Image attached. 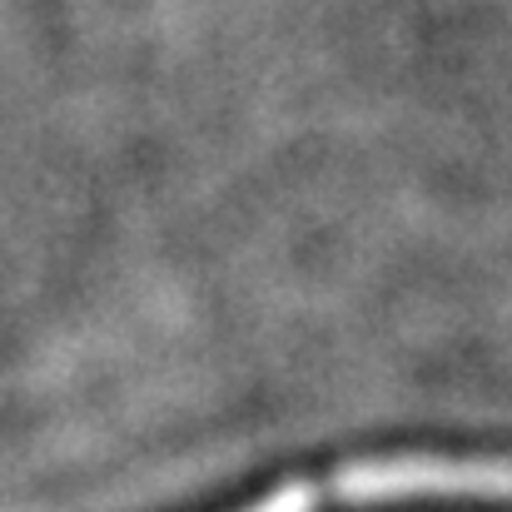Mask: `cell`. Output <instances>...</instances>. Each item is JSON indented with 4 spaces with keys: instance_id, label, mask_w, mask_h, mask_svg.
<instances>
[{
    "instance_id": "obj_1",
    "label": "cell",
    "mask_w": 512,
    "mask_h": 512,
    "mask_svg": "<svg viewBox=\"0 0 512 512\" xmlns=\"http://www.w3.org/2000/svg\"><path fill=\"white\" fill-rule=\"evenodd\" d=\"M348 508L393 503H512V453H373L334 473Z\"/></svg>"
}]
</instances>
